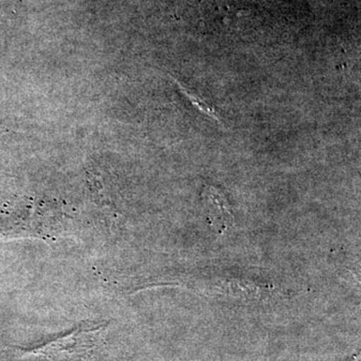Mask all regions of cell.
I'll return each instance as SVG.
<instances>
[{
  "label": "cell",
  "mask_w": 361,
  "mask_h": 361,
  "mask_svg": "<svg viewBox=\"0 0 361 361\" xmlns=\"http://www.w3.org/2000/svg\"><path fill=\"white\" fill-rule=\"evenodd\" d=\"M106 327V323H80L65 334L32 348H20V350L25 355L39 356L49 361H84L97 348L99 336Z\"/></svg>",
  "instance_id": "6da1fadb"
},
{
  "label": "cell",
  "mask_w": 361,
  "mask_h": 361,
  "mask_svg": "<svg viewBox=\"0 0 361 361\" xmlns=\"http://www.w3.org/2000/svg\"><path fill=\"white\" fill-rule=\"evenodd\" d=\"M209 198L213 201H209L208 208L210 211L208 212L209 218L211 219V224L215 226L220 232L229 229L233 224V215L228 208L227 202L223 198L222 194L212 190L209 194Z\"/></svg>",
  "instance_id": "7a4b0ae2"
}]
</instances>
